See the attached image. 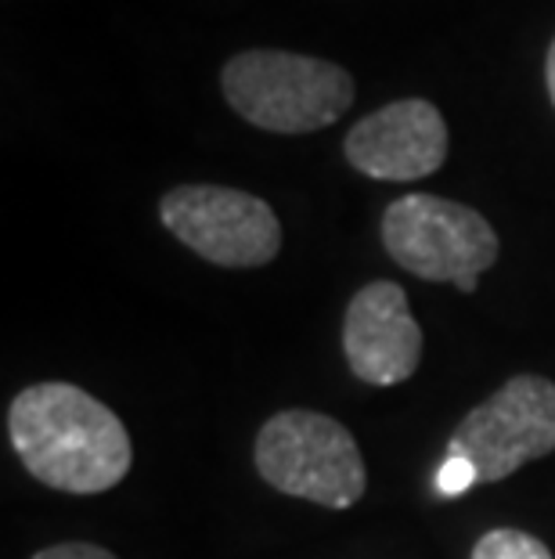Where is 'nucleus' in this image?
Returning a JSON list of instances; mask_svg holds the SVG:
<instances>
[{
  "mask_svg": "<svg viewBox=\"0 0 555 559\" xmlns=\"http://www.w3.org/2000/svg\"><path fill=\"white\" fill-rule=\"evenodd\" d=\"M545 87H548V98H552V109H555V37L548 47V58H545Z\"/></svg>",
  "mask_w": 555,
  "mask_h": 559,
  "instance_id": "f8f14e48",
  "label": "nucleus"
},
{
  "mask_svg": "<svg viewBox=\"0 0 555 559\" xmlns=\"http://www.w3.org/2000/svg\"><path fill=\"white\" fill-rule=\"evenodd\" d=\"M256 473L275 491L325 509H350L369 491L361 448L339 419L311 408H286L260 426Z\"/></svg>",
  "mask_w": 555,
  "mask_h": 559,
  "instance_id": "7ed1b4c3",
  "label": "nucleus"
},
{
  "mask_svg": "<svg viewBox=\"0 0 555 559\" xmlns=\"http://www.w3.org/2000/svg\"><path fill=\"white\" fill-rule=\"evenodd\" d=\"M469 559H555L552 549L541 538L516 527H494L472 545Z\"/></svg>",
  "mask_w": 555,
  "mask_h": 559,
  "instance_id": "1a4fd4ad",
  "label": "nucleus"
},
{
  "mask_svg": "<svg viewBox=\"0 0 555 559\" xmlns=\"http://www.w3.org/2000/svg\"><path fill=\"white\" fill-rule=\"evenodd\" d=\"M444 112L426 98H400L364 116L342 138V156L358 174L372 181H422L447 159Z\"/></svg>",
  "mask_w": 555,
  "mask_h": 559,
  "instance_id": "0eeeda50",
  "label": "nucleus"
},
{
  "mask_svg": "<svg viewBox=\"0 0 555 559\" xmlns=\"http://www.w3.org/2000/svg\"><path fill=\"white\" fill-rule=\"evenodd\" d=\"M472 484H480L476 469H472L469 459H458V455H447V462L436 473V491L455 498V495H466Z\"/></svg>",
  "mask_w": 555,
  "mask_h": 559,
  "instance_id": "9d476101",
  "label": "nucleus"
},
{
  "mask_svg": "<svg viewBox=\"0 0 555 559\" xmlns=\"http://www.w3.org/2000/svg\"><path fill=\"white\" fill-rule=\"evenodd\" d=\"M220 91L245 123L270 134H314L333 127L358 98V83L336 62L297 51H242L228 58Z\"/></svg>",
  "mask_w": 555,
  "mask_h": 559,
  "instance_id": "f03ea898",
  "label": "nucleus"
},
{
  "mask_svg": "<svg viewBox=\"0 0 555 559\" xmlns=\"http://www.w3.org/2000/svg\"><path fill=\"white\" fill-rule=\"evenodd\" d=\"M33 559H120V556H112L109 549L91 545V542H58V545L40 549Z\"/></svg>",
  "mask_w": 555,
  "mask_h": 559,
  "instance_id": "9b49d317",
  "label": "nucleus"
},
{
  "mask_svg": "<svg viewBox=\"0 0 555 559\" xmlns=\"http://www.w3.org/2000/svg\"><path fill=\"white\" fill-rule=\"evenodd\" d=\"M383 246L415 278L455 285L458 293H476L483 271H491L502 253L498 231L483 213L430 192L389 202Z\"/></svg>",
  "mask_w": 555,
  "mask_h": 559,
  "instance_id": "20e7f679",
  "label": "nucleus"
},
{
  "mask_svg": "<svg viewBox=\"0 0 555 559\" xmlns=\"http://www.w3.org/2000/svg\"><path fill=\"white\" fill-rule=\"evenodd\" d=\"M159 221L177 242L217 267L250 271L281 253V221L253 192L228 185H181L162 195Z\"/></svg>",
  "mask_w": 555,
  "mask_h": 559,
  "instance_id": "39448f33",
  "label": "nucleus"
},
{
  "mask_svg": "<svg viewBox=\"0 0 555 559\" xmlns=\"http://www.w3.org/2000/svg\"><path fill=\"white\" fill-rule=\"evenodd\" d=\"M555 451V383L512 376L476 404L447 440V455L469 459L480 484H498Z\"/></svg>",
  "mask_w": 555,
  "mask_h": 559,
  "instance_id": "423d86ee",
  "label": "nucleus"
},
{
  "mask_svg": "<svg viewBox=\"0 0 555 559\" xmlns=\"http://www.w3.org/2000/svg\"><path fill=\"white\" fill-rule=\"evenodd\" d=\"M8 437L29 477L65 495L112 491L134 466L123 419L73 383H33L15 394Z\"/></svg>",
  "mask_w": 555,
  "mask_h": 559,
  "instance_id": "f257e3e1",
  "label": "nucleus"
},
{
  "mask_svg": "<svg viewBox=\"0 0 555 559\" xmlns=\"http://www.w3.org/2000/svg\"><path fill=\"white\" fill-rule=\"evenodd\" d=\"M342 354L369 386H397L419 372L422 329L397 282L375 278L353 293L342 314Z\"/></svg>",
  "mask_w": 555,
  "mask_h": 559,
  "instance_id": "6e6552de",
  "label": "nucleus"
}]
</instances>
